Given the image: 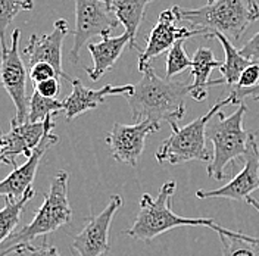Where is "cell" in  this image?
<instances>
[{
	"instance_id": "17",
	"label": "cell",
	"mask_w": 259,
	"mask_h": 256,
	"mask_svg": "<svg viewBox=\"0 0 259 256\" xmlns=\"http://www.w3.org/2000/svg\"><path fill=\"white\" fill-rule=\"evenodd\" d=\"M130 43L131 37L128 32L116 37L106 35L99 43H89L87 49L93 59V68H84L89 78L92 81H99L108 71H111Z\"/></svg>"
},
{
	"instance_id": "5",
	"label": "cell",
	"mask_w": 259,
	"mask_h": 256,
	"mask_svg": "<svg viewBox=\"0 0 259 256\" xmlns=\"http://www.w3.org/2000/svg\"><path fill=\"white\" fill-rule=\"evenodd\" d=\"M68 181L69 176L66 171H59L52 178L49 192L45 194V202L37 209L30 224L12 233L2 243L0 256L14 253L16 247L30 244L34 239L56 231L58 228L69 224L72 220V209L68 199Z\"/></svg>"
},
{
	"instance_id": "13",
	"label": "cell",
	"mask_w": 259,
	"mask_h": 256,
	"mask_svg": "<svg viewBox=\"0 0 259 256\" xmlns=\"http://www.w3.org/2000/svg\"><path fill=\"white\" fill-rule=\"evenodd\" d=\"M68 32H69L68 22L65 19H58L53 25L52 32L45 35L32 34L27 48L22 50V53L28 58V66L31 68L41 62L50 64L56 69L61 78H65L69 82L74 80L62 68V45H64L65 35Z\"/></svg>"
},
{
	"instance_id": "10",
	"label": "cell",
	"mask_w": 259,
	"mask_h": 256,
	"mask_svg": "<svg viewBox=\"0 0 259 256\" xmlns=\"http://www.w3.org/2000/svg\"><path fill=\"white\" fill-rule=\"evenodd\" d=\"M122 206V197L112 194L109 203L100 214L87 217L85 225L72 239V249L80 256H103L111 250L109 230L113 215Z\"/></svg>"
},
{
	"instance_id": "18",
	"label": "cell",
	"mask_w": 259,
	"mask_h": 256,
	"mask_svg": "<svg viewBox=\"0 0 259 256\" xmlns=\"http://www.w3.org/2000/svg\"><path fill=\"white\" fill-rule=\"evenodd\" d=\"M223 62H220L215 56L213 52L209 48H199L196 50L193 56V65H192V93L190 96L194 100L202 102L208 96V92L212 86H220L224 84V80L210 81L209 75L213 68H220Z\"/></svg>"
},
{
	"instance_id": "7",
	"label": "cell",
	"mask_w": 259,
	"mask_h": 256,
	"mask_svg": "<svg viewBox=\"0 0 259 256\" xmlns=\"http://www.w3.org/2000/svg\"><path fill=\"white\" fill-rule=\"evenodd\" d=\"M75 3V28L71 31L74 43L68 55L72 64H78L82 46L93 37L102 38L121 24L109 6L108 0H74Z\"/></svg>"
},
{
	"instance_id": "25",
	"label": "cell",
	"mask_w": 259,
	"mask_h": 256,
	"mask_svg": "<svg viewBox=\"0 0 259 256\" xmlns=\"http://www.w3.org/2000/svg\"><path fill=\"white\" fill-rule=\"evenodd\" d=\"M32 0H0V40L5 41V32L15 16L22 11H31Z\"/></svg>"
},
{
	"instance_id": "26",
	"label": "cell",
	"mask_w": 259,
	"mask_h": 256,
	"mask_svg": "<svg viewBox=\"0 0 259 256\" xmlns=\"http://www.w3.org/2000/svg\"><path fill=\"white\" fill-rule=\"evenodd\" d=\"M16 256H62L55 246H50L46 241L40 246H34V244H22L19 247H16L14 250Z\"/></svg>"
},
{
	"instance_id": "30",
	"label": "cell",
	"mask_w": 259,
	"mask_h": 256,
	"mask_svg": "<svg viewBox=\"0 0 259 256\" xmlns=\"http://www.w3.org/2000/svg\"><path fill=\"white\" fill-rule=\"evenodd\" d=\"M244 58H247L250 62L253 64H259V32H256L242 49H240Z\"/></svg>"
},
{
	"instance_id": "24",
	"label": "cell",
	"mask_w": 259,
	"mask_h": 256,
	"mask_svg": "<svg viewBox=\"0 0 259 256\" xmlns=\"http://www.w3.org/2000/svg\"><path fill=\"white\" fill-rule=\"evenodd\" d=\"M187 38H183L177 41L171 50L166 55V66H165V78L166 80H172L176 75L181 74L186 69H192L193 65V59H190L184 50V45H186Z\"/></svg>"
},
{
	"instance_id": "31",
	"label": "cell",
	"mask_w": 259,
	"mask_h": 256,
	"mask_svg": "<svg viewBox=\"0 0 259 256\" xmlns=\"http://www.w3.org/2000/svg\"><path fill=\"white\" fill-rule=\"evenodd\" d=\"M230 96L233 99V105H240L244 97H252L253 100L259 102V84H256V86L252 87V89H247V90H237V89H233V92L230 93Z\"/></svg>"
},
{
	"instance_id": "4",
	"label": "cell",
	"mask_w": 259,
	"mask_h": 256,
	"mask_svg": "<svg viewBox=\"0 0 259 256\" xmlns=\"http://www.w3.org/2000/svg\"><path fill=\"white\" fill-rule=\"evenodd\" d=\"M247 106L240 103L230 116H224L223 111L217 112L206 127V137L212 143V158L208 163V176L221 181L226 177V168L234 165L249 153L253 133L243 130V118Z\"/></svg>"
},
{
	"instance_id": "15",
	"label": "cell",
	"mask_w": 259,
	"mask_h": 256,
	"mask_svg": "<svg viewBox=\"0 0 259 256\" xmlns=\"http://www.w3.org/2000/svg\"><path fill=\"white\" fill-rule=\"evenodd\" d=\"M58 142H59V137L52 134V131H49L45 136V139L41 140V143L38 144V147L27 159V162L18 168H14V171L0 183V193L6 199H12V200H18L24 197L32 189V181L35 178L38 165L43 159L45 153Z\"/></svg>"
},
{
	"instance_id": "14",
	"label": "cell",
	"mask_w": 259,
	"mask_h": 256,
	"mask_svg": "<svg viewBox=\"0 0 259 256\" xmlns=\"http://www.w3.org/2000/svg\"><path fill=\"white\" fill-rule=\"evenodd\" d=\"M259 146L256 143V136L253 137L249 153L244 158L243 169L228 181L226 186L215 190H197V199H230L246 202L250 197V193L259 190Z\"/></svg>"
},
{
	"instance_id": "21",
	"label": "cell",
	"mask_w": 259,
	"mask_h": 256,
	"mask_svg": "<svg viewBox=\"0 0 259 256\" xmlns=\"http://www.w3.org/2000/svg\"><path fill=\"white\" fill-rule=\"evenodd\" d=\"M35 194V190L31 189L24 197L12 200V199H6V203L0 212V241L6 240L12 233H15L14 230L21 220V214L25 209L27 203L31 200Z\"/></svg>"
},
{
	"instance_id": "34",
	"label": "cell",
	"mask_w": 259,
	"mask_h": 256,
	"mask_svg": "<svg viewBox=\"0 0 259 256\" xmlns=\"http://www.w3.org/2000/svg\"><path fill=\"white\" fill-rule=\"evenodd\" d=\"M208 2H212V0H208Z\"/></svg>"
},
{
	"instance_id": "8",
	"label": "cell",
	"mask_w": 259,
	"mask_h": 256,
	"mask_svg": "<svg viewBox=\"0 0 259 256\" xmlns=\"http://www.w3.org/2000/svg\"><path fill=\"white\" fill-rule=\"evenodd\" d=\"M21 30L11 34V48L2 43V84L15 105V116L11 124H25L30 112V99H27V68L19 52Z\"/></svg>"
},
{
	"instance_id": "1",
	"label": "cell",
	"mask_w": 259,
	"mask_h": 256,
	"mask_svg": "<svg viewBox=\"0 0 259 256\" xmlns=\"http://www.w3.org/2000/svg\"><path fill=\"white\" fill-rule=\"evenodd\" d=\"M142 78L125 96L133 121H153L161 124L178 122L186 113V97L192 93V84L161 78L152 65L140 69Z\"/></svg>"
},
{
	"instance_id": "20",
	"label": "cell",
	"mask_w": 259,
	"mask_h": 256,
	"mask_svg": "<svg viewBox=\"0 0 259 256\" xmlns=\"http://www.w3.org/2000/svg\"><path fill=\"white\" fill-rule=\"evenodd\" d=\"M213 38H217L221 43V46L224 49V53H226V59H224L223 65L220 66V72L223 75V80L227 86L234 87L240 78L243 71L253 62H250L247 58H244L240 53V50L234 48L231 40H228L226 35L218 32V34H215Z\"/></svg>"
},
{
	"instance_id": "16",
	"label": "cell",
	"mask_w": 259,
	"mask_h": 256,
	"mask_svg": "<svg viewBox=\"0 0 259 256\" xmlns=\"http://www.w3.org/2000/svg\"><path fill=\"white\" fill-rule=\"evenodd\" d=\"M72 93L64 100V112L68 121L77 118L81 113L89 112L92 109H96L99 105H102L106 97L109 96H128L134 89V84L125 86H112L106 84L102 89H89L80 80L74 78L71 81Z\"/></svg>"
},
{
	"instance_id": "32",
	"label": "cell",
	"mask_w": 259,
	"mask_h": 256,
	"mask_svg": "<svg viewBox=\"0 0 259 256\" xmlns=\"http://www.w3.org/2000/svg\"><path fill=\"white\" fill-rule=\"evenodd\" d=\"M246 202H247L249 205H252L253 208L258 210V214H259V202L256 200V199H253V197H247V200H246Z\"/></svg>"
},
{
	"instance_id": "11",
	"label": "cell",
	"mask_w": 259,
	"mask_h": 256,
	"mask_svg": "<svg viewBox=\"0 0 259 256\" xmlns=\"http://www.w3.org/2000/svg\"><path fill=\"white\" fill-rule=\"evenodd\" d=\"M178 16L174 11L165 9L158 18V22L147 37L145 50H139V71L162 53H168L171 48L183 38H192L194 35H203L200 30H190L189 27H178Z\"/></svg>"
},
{
	"instance_id": "19",
	"label": "cell",
	"mask_w": 259,
	"mask_h": 256,
	"mask_svg": "<svg viewBox=\"0 0 259 256\" xmlns=\"http://www.w3.org/2000/svg\"><path fill=\"white\" fill-rule=\"evenodd\" d=\"M108 2L118 21L124 25L125 32H128L131 37L130 46L136 50H140L136 43V37L139 27L145 18L146 8L153 0H108Z\"/></svg>"
},
{
	"instance_id": "28",
	"label": "cell",
	"mask_w": 259,
	"mask_h": 256,
	"mask_svg": "<svg viewBox=\"0 0 259 256\" xmlns=\"http://www.w3.org/2000/svg\"><path fill=\"white\" fill-rule=\"evenodd\" d=\"M256 84H259V64H250L242 72V75L237 81V84L234 86V89L247 90V89L255 87Z\"/></svg>"
},
{
	"instance_id": "27",
	"label": "cell",
	"mask_w": 259,
	"mask_h": 256,
	"mask_svg": "<svg viewBox=\"0 0 259 256\" xmlns=\"http://www.w3.org/2000/svg\"><path fill=\"white\" fill-rule=\"evenodd\" d=\"M30 78H31L32 84H38V82H43V81L52 80V78H59L56 69L52 66L50 64H37L30 68Z\"/></svg>"
},
{
	"instance_id": "33",
	"label": "cell",
	"mask_w": 259,
	"mask_h": 256,
	"mask_svg": "<svg viewBox=\"0 0 259 256\" xmlns=\"http://www.w3.org/2000/svg\"><path fill=\"white\" fill-rule=\"evenodd\" d=\"M258 158H259V149H258Z\"/></svg>"
},
{
	"instance_id": "12",
	"label": "cell",
	"mask_w": 259,
	"mask_h": 256,
	"mask_svg": "<svg viewBox=\"0 0 259 256\" xmlns=\"http://www.w3.org/2000/svg\"><path fill=\"white\" fill-rule=\"evenodd\" d=\"M55 128L53 116L45 122H25V124H11V130L2 137V152L0 160L3 163L18 168L16 158L24 155L27 159L38 147L41 140L49 131Z\"/></svg>"
},
{
	"instance_id": "29",
	"label": "cell",
	"mask_w": 259,
	"mask_h": 256,
	"mask_svg": "<svg viewBox=\"0 0 259 256\" xmlns=\"http://www.w3.org/2000/svg\"><path fill=\"white\" fill-rule=\"evenodd\" d=\"M34 90L38 92L41 96L49 97V99H55L56 95L59 93V90H61V82H59V78H52V80L35 84Z\"/></svg>"
},
{
	"instance_id": "22",
	"label": "cell",
	"mask_w": 259,
	"mask_h": 256,
	"mask_svg": "<svg viewBox=\"0 0 259 256\" xmlns=\"http://www.w3.org/2000/svg\"><path fill=\"white\" fill-rule=\"evenodd\" d=\"M223 246V256H259V237L218 234Z\"/></svg>"
},
{
	"instance_id": "2",
	"label": "cell",
	"mask_w": 259,
	"mask_h": 256,
	"mask_svg": "<svg viewBox=\"0 0 259 256\" xmlns=\"http://www.w3.org/2000/svg\"><path fill=\"white\" fill-rule=\"evenodd\" d=\"M180 22H187L190 30L203 31L205 38L223 34L228 40L239 41L247 27L259 19L256 0H212L199 9L172 6Z\"/></svg>"
},
{
	"instance_id": "6",
	"label": "cell",
	"mask_w": 259,
	"mask_h": 256,
	"mask_svg": "<svg viewBox=\"0 0 259 256\" xmlns=\"http://www.w3.org/2000/svg\"><path fill=\"white\" fill-rule=\"evenodd\" d=\"M227 105H233L230 95L220 99L205 115L196 118L184 127H180L178 122H171V136L159 146L156 160L159 163L168 162L171 165H180L190 160L209 162L212 156L206 147V127L217 112Z\"/></svg>"
},
{
	"instance_id": "23",
	"label": "cell",
	"mask_w": 259,
	"mask_h": 256,
	"mask_svg": "<svg viewBox=\"0 0 259 256\" xmlns=\"http://www.w3.org/2000/svg\"><path fill=\"white\" fill-rule=\"evenodd\" d=\"M61 111H64V102L41 96L34 90L30 97V112L27 122H45L48 118L55 116Z\"/></svg>"
},
{
	"instance_id": "3",
	"label": "cell",
	"mask_w": 259,
	"mask_h": 256,
	"mask_svg": "<svg viewBox=\"0 0 259 256\" xmlns=\"http://www.w3.org/2000/svg\"><path fill=\"white\" fill-rule=\"evenodd\" d=\"M176 193V181L169 180L163 183L158 196L153 199L150 194H143L140 199V210L136 217L131 228L125 230L122 234L130 236L136 240H153L163 233L177 228V227H208L215 230L218 234L239 236L240 233L223 228L210 218H186L172 212V197Z\"/></svg>"
},
{
	"instance_id": "9",
	"label": "cell",
	"mask_w": 259,
	"mask_h": 256,
	"mask_svg": "<svg viewBox=\"0 0 259 256\" xmlns=\"http://www.w3.org/2000/svg\"><path fill=\"white\" fill-rule=\"evenodd\" d=\"M161 124L153 121H139L134 124L115 122L112 130L106 134V144L116 162L136 166L145 150L146 139L159 131Z\"/></svg>"
}]
</instances>
